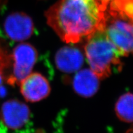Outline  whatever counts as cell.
Here are the masks:
<instances>
[{
	"mask_svg": "<svg viewBox=\"0 0 133 133\" xmlns=\"http://www.w3.org/2000/svg\"><path fill=\"white\" fill-rule=\"evenodd\" d=\"M110 0H59L45 12L47 23L66 43H78L104 29Z\"/></svg>",
	"mask_w": 133,
	"mask_h": 133,
	"instance_id": "obj_1",
	"label": "cell"
},
{
	"mask_svg": "<svg viewBox=\"0 0 133 133\" xmlns=\"http://www.w3.org/2000/svg\"><path fill=\"white\" fill-rule=\"evenodd\" d=\"M104 31L124 56L133 54V0H110Z\"/></svg>",
	"mask_w": 133,
	"mask_h": 133,
	"instance_id": "obj_2",
	"label": "cell"
},
{
	"mask_svg": "<svg viewBox=\"0 0 133 133\" xmlns=\"http://www.w3.org/2000/svg\"><path fill=\"white\" fill-rule=\"evenodd\" d=\"M84 53L90 69L100 79L109 77L115 69H121V57L124 55L111 41L104 30L86 38Z\"/></svg>",
	"mask_w": 133,
	"mask_h": 133,
	"instance_id": "obj_3",
	"label": "cell"
},
{
	"mask_svg": "<svg viewBox=\"0 0 133 133\" xmlns=\"http://www.w3.org/2000/svg\"><path fill=\"white\" fill-rule=\"evenodd\" d=\"M10 64L8 84L19 85L21 81L31 74L38 59V52L29 43H21L9 55Z\"/></svg>",
	"mask_w": 133,
	"mask_h": 133,
	"instance_id": "obj_4",
	"label": "cell"
},
{
	"mask_svg": "<svg viewBox=\"0 0 133 133\" xmlns=\"http://www.w3.org/2000/svg\"><path fill=\"white\" fill-rule=\"evenodd\" d=\"M31 112L27 105L18 99H10L0 109V123L8 130L19 132L30 124Z\"/></svg>",
	"mask_w": 133,
	"mask_h": 133,
	"instance_id": "obj_5",
	"label": "cell"
},
{
	"mask_svg": "<svg viewBox=\"0 0 133 133\" xmlns=\"http://www.w3.org/2000/svg\"><path fill=\"white\" fill-rule=\"evenodd\" d=\"M5 35L11 40L23 41L33 35L34 23L27 14L22 12H14L8 15L3 23Z\"/></svg>",
	"mask_w": 133,
	"mask_h": 133,
	"instance_id": "obj_6",
	"label": "cell"
},
{
	"mask_svg": "<svg viewBox=\"0 0 133 133\" xmlns=\"http://www.w3.org/2000/svg\"><path fill=\"white\" fill-rule=\"evenodd\" d=\"M20 91L27 102H37L45 99L51 92L46 77L39 73H31L20 83Z\"/></svg>",
	"mask_w": 133,
	"mask_h": 133,
	"instance_id": "obj_7",
	"label": "cell"
},
{
	"mask_svg": "<svg viewBox=\"0 0 133 133\" xmlns=\"http://www.w3.org/2000/svg\"><path fill=\"white\" fill-rule=\"evenodd\" d=\"M84 63V56L78 48L64 46L56 52L55 64L59 70L71 74L79 70Z\"/></svg>",
	"mask_w": 133,
	"mask_h": 133,
	"instance_id": "obj_8",
	"label": "cell"
},
{
	"mask_svg": "<svg viewBox=\"0 0 133 133\" xmlns=\"http://www.w3.org/2000/svg\"><path fill=\"white\" fill-rule=\"evenodd\" d=\"M99 79L91 69L81 70L78 71L74 78V91L81 97H90L99 89Z\"/></svg>",
	"mask_w": 133,
	"mask_h": 133,
	"instance_id": "obj_9",
	"label": "cell"
},
{
	"mask_svg": "<svg viewBox=\"0 0 133 133\" xmlns=\"http://www.w3.org/2000/svg\"><path fill=\"white\" fill-rule=\"evenodd\" d=\"M116 116L125 123H133V94L126 93L119 98L115 107Z\"/></svg>",
	"mask_w": 133,
	"mask_h": 133,
	"instance_id": "obj_10",
	"label": "cell"
},
{
	"mask_svg": "<svg viewBox=\"0 0 133 133\" xmlns=\"http://www.w3.org/2000/svg\"><path fill=\"white\" fill-rule=\"evenodd\" d=\"M9 64V55L6 54L0 45V98L4 97L7 92L4 84H7Z\"/></svg>",
	"mask_w": 133,
	"mask_h": 133,
	"instance_id": "obj_11",
	"label": "cell"
},
{
	"mask_svg": "<svg viewBox=\"0 0 133 133\" xmlns=\"http://www.w3.org/2000/svg\"><path fill=\"white\" fill-rule=\"evenodd\" d=\"M6 1H7V0H0V8H1V5H4L5 4Z\"/></svg>",
	"mask_w": 133,
	"mask_h": 133,
	"instance_id": "obj_12",
	"label": "cell"
},
{
	"mask_svg": "<svg viewBox=\"0 0 133 133\" xmlns=\"http://www.w3.org/2000/svg\"><path fill=\"white\" fill-rule=\"evenodd\" d=\"M126 133H133V126H132L130 129H128V131L126 132Z\"/></svg>",
	"mask_w": 133,
	"mask_h": 133,
	"instance_id": "obj_13",
	"label": "cell"
}]
</instances>
